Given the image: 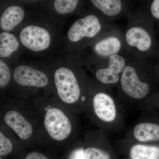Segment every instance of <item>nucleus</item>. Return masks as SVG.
I'll use <instances>...</instances> for the list:
<instances>
[{
  "mask_svg": "<svg viewBox=\"0 0 159 159\" xmlns=\"http://www.w3.org/2000/svg\"><path fill=\"white\" fill-rule=\"evenodd\" d=\"M25 16V11L20 6H12L3 11L0 18V28L2 31L14 30L22 22Z\"/></svg>",
  "mask_w": 159,
  "mask_h": 159,
  "instance_id": "f3484780",
  "label": "nucleus"
},
{
  "mask_svg": "<svg viewBox=\"0 0 159 159\" xmlns=\"http://www.w3.org/2000/svg\"><path fill=\"white\" fill-rule=\"evenodd\" d=\"M11 76L9 89L13 96L28 99L41 93H54L51 78L40 69L28 65H19L13 69Z\"/></svg>",
  "mask_w": 159,
  "mask_h": 159,
  "instance_id": "0eeeda50",
  "label": "nucleus"
},
{
  "mask_svg": "<svg viewBox=\"0 0 159 159\" xmlns=\"http://www.w3.org/2000/svg\"><path fill=\"white\" fill-rule=\"evenodd\" d=\"M86 49L88 51L84 53L88 52V54L83 60L86 66L105 61L114 54L126 53L124 31L112 23L89 43Z\"/></svg>",
  "mask_w": 159,
  "mask_h": 159,
  "instance_id": "1a4fd4ad",
  "label": "nucleus"
},
{
  "mask_svg": "<svg viewBox=\"0 0 159 159\" xmlns=\"http://www.w3.org/2000/svg\"><path fill=\"white\" fill-rule=\"evenodd\" d=\"M132 142L153 143L159 141V124L149 120L147 114H142L132 125L123 138Z\"/></svg>",
  "mask_w": 159,
  "mask_h": 159,
  "instance_id": "ddd939ff",
  "label": "nucleus"
},
{
  "mask_svg": "<svg viewBox=\"0 0 159 159\" xmlns=\"http://www.w3.org/2000/svg\"><path fill=\"white\" fill-rule=\"evenodd\" d=\"M20 42L26 48L34 52L46 51L52 43V36L48 30L42 26L29 25L21 29Z\"/></svg>",
  "mask_w": 159,
  "mask_h": 159,
  "instance_id": "f8f14e48",
  "label": "nucleus"
},
{
  "mask_svg": "<svg viewBox=\"0 0 159 159\" xmlns=\"http://www.w3.org/2000/svg\"><path fill=\"white\" fill-rule=\"evenodd\" d=\"M108 134L98 129L84 134L83 141L78 139L66 149L64 157L72 159H113L118 154L111 145Z\"/></svg>",
  "mask_w": 159,
  "mask_h": 159,
  "instance_id": "6e6552de",
  "label": "nucleus"
},
{
  "mask_svg": "<svg viewBox=\"0 0 159 159\" xmlns=\"http://www.w3.org/2000/svg\"><path fill=\"white\" fill-rule=\"evenodd\" d=\"M112 90L91 78L85 112L92 123L107 134L122 131L125 126V110Z\"/></svg>",
  "mask_w": 159,
  "mask_h": 159,
  "instance_id": "7ed1b4c3",
  "label": "nucleus"
},
{
  "mask_svg": "<svg viewBox=\"0 0 159 159\" xmlns=\"http://www.w3.org/2000/svg\"><path fill=\"white\" fill-rule=\"evenodd\" d=\"M82 60L55 67L51 78L54 96L64 105L79 115L85 112L91 79L84 70Z\"/></svg>",
  "mask_w": 159,
  "mask_h": 159,
  "instance_id": "f03ea898",
  "label": "nucleus"
},
{
  "mask_svg": "<svg viewBox=\"0 0 159 159\" xmlns=\"http://www.w3.org/2000/svg\"><path fill=\"white\" fill-rule=\"evenodd\" d=\"M124 30L125 53L131 57L148 59L153 48L151 19L144 11H129Z\"/></svg>",
  "mask_w": 159,
  "mask_h": 159,
  "instance_id": "423d86ee",
  "label": "nucleus"
},
{
  "mask_svg": "<svg viewBox=\"0 0 159 159\" xmlns=\"http://www.w3.org/2000/svg\"><path fill=\"white\" fill-rule=\"evenodd\" d=\"M91 2L97 13L111 23L126 16L129 11L124 7L122 0H91Z\"/></svg>",
  "mask_w": 159,
  "mask_h": 159,
  "instance_id": "2eb2a0df",
  "label": "nucleus"
},
{
  "mask_svg": "<svg viewBox=\"0 0 159 159\" xmlns=\"http://www.w3.org/2000/svg\"><path fill=\"white\" fill-rule=\"evenodd\" d=\"M152 67L148 59L131 57L117 88V97L124 109L139 108L152 91Z\"/></svg>",
  "mask_w": 159,
  "mask_h": 159,
  "instance_id": "20e7f679",
  "label": "nucleus"
},
{
  "mask_svg": "<svg viewBox=\"0 0 159 159\" xmlns=\"http://www.w3.org/2000/svg\"><path fill=\"white\" fill-rule=\"evenodd\" d=\"M20 48V40L10 32L0 33V57L3 60L9 58Z\"/></svg>",
  "mask_w": 159,
  "mask_h": 159,
  "instance_id": "a211bd4d",
  "label": "nucleus"
},
{
  "mask_svg": "<svg viewBox=\"0 0 159 159\" xmlns=\"http://www.w3.org/2000/svg\"><path fill=\"white\" fill-rule=\"evenodd\" d=\"M130 56L126 53L114 54L105 61L88 66L96 81L107 88H117Z\"/></svg>",
  "mask_w": 159,
  "mask_h": 159,
  "instance_id": "9b49d317",
  "label": "nucleus"
},
{
  "mask_svg": "<svg viewBox=\"0 0 159 159\" xmlns=\"http://www.w3.org/2000/svg\"><path fill=\"white\" fill-rule=\"evenodd\" d=\"M112 23L97 13L84 15L70 27L67 32L68 39L77 47L79 55L81 56L89 43Z\"/></svg>",
  "mask_w": 159,
  "mask_h": 159,
  "instance_id": "9d476101",
  "label": "nucleus"
},
{
  "mask_svg": "<svg viewBox=\"0 0 159 159\" xmlns=\"http://www.w3.org/2000/svg\"><path fill=\"white\" fill-rule=\"evenodd\" d=\"M25 150L11 131L1 123L0 129V159Z\"/></svg>",
  "mask_w": 159,
  "mask_h": 159,
  "instance_id": "dca6fc26",
  "label": "nucleus"
},
{
  "mask_svg": "<svg viewBox=\"0 0 159 159\" xmlns=\"http://www.w3.org/2000/svg\"><path fill=\"white\" fill-rule=\"evenodd\" d=\"M117 153L129 159H159V145L121 139L116 143Z\"/></svg>",
  "mask_w": 159,
  "mask_h": 159,
  "instance_id": "4468645a",
  "label": "nucleus"
},
{
  "mask_svg": "<svg viewBox=\"0 0 159 159\" xmlns=\"http://www.w3.org/2000/svg\"><path fill=\"white\" fill-rule=\"evenodd\" d=\"M148 12V13L145 12L151 19H153L159 20V0H153L152 1L151 4Z\"/></svg>",
  "mask_w": 159,
  "mask_h": 159,
  "instance_id": "4be33fe9",
  "label": "nucleus"
},
{
  "mask_svg": "<svg viewBox=\"0 0 159 159\" xmlns=\"http://www.w3.org/2000/svg\"><path fill=\"white\" fill-rule=\"evenodd\" d=\"M28 99L37 119V145L55 154L65 151L78 139V115L61 103L53 93H41Z\"/></svg>",
  "mask_w": 159,
  "mask_h": 159,
  "instance_id": "f257e3e1",
  "label": "nucleus"
},
{
  "mask_svg": "<svg viewBox=\"0 0 159 159\" xmlns=\"http://www.w3.org/2000/svg\"><path fill=\"white\" fill-rule=\"evenodd\" d=\"M1 123L11 131L25 150L37 145V119L29 99L13 95L3 97Z\"/></svg>",
  "mask_w": 159,
  "mask_h": 159,
  "instance_id": "39448f33",
  "label": "nucleus"
},
{
  "mask_svg": "<svg viewBox=\"0 0 159 159\" xmlns=\"http://www.w3.org/2000/svg\"><path fill=\"white\" fill-rule=\"evenodd\" d=\"M18 153H20L21 158L22 159H48L52 158L51 154H54L52 152H41L31 151L23 154L22 152H19Z\"/></svg>",
  "mask_w": 159,
  "mask_h": 159,
  "instance_id": "412c9836",
  "label": "nucleus"
},
{
  "mask_svg": "<svg viewBox=\"0 0 159 159\" xmlns=\"http://www.w3.org/2000/svg\"><path fill=\"white\" fill-rule=\"evenodd\" d=\"M79 0H55L54 10L59 15H68L76 11Z\"/></svg>",
  "mask_w": 159,
  "mask_h": 159,
  "instance_id": "6ab92c4d",
  "label": "nucleus"
},
{
  "mask_svg": "<svg viewBox=\"0 0 159 159\" xmlns=\"http://www.w3.org/2000/svg\"><path fill=\"white\" fill-rule=\"evenodd\" d=\"M11 72L7 63L0 59V88L1 93L8 90L11 81Z\"/></svg>",
  "mask_w": 159,
  "mask_h": 159,
  "instance_id": "aec40b11",
  "label": "nucleus"
}]
</instances>
